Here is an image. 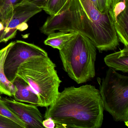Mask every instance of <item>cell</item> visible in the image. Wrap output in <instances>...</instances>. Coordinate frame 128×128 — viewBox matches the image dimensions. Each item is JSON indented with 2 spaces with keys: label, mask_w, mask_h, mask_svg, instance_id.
<instances>
[{
  "label": "cell",
  "mask_w": 128,
  "mask_h": 128,
  "mask_svg": "<svg viewBox=\"0 0 128 128\" xmlns=\"http://www.w3.org/2000/svg\"><path fill=\"white\" fill-rule=\"evenodd\" d=\"M48 107L44 118L53 120L56 128H99L102 124L100 91L90 84L66 88Z\"/></svg>",
  "instance_id": "cell-1"
},
{
  "label": "cell",
  "mask_w": 128,
  "mask_h": 128,
  "mask_svg": "<svg viewBox=\"0 0 128 128\" xmlns=\"http://www.w3.org/2000/svg\"><path fill=\"white\" fill-rule=\"evenodd\" d=\"M56 18L59 31L84 35L100 52L115 50L119 46L108 13L100 12L90 0H67Z\"/></svg>",
  "instance_id": "cell-2"
},
{
  "label": "cell",
  "mask_w": 128,
  "mask_h": 128,
  "mask_svg": "<svg viewBox=\"0 0 128 128\" xmlns=\"http://www.w3.org/2000/svg\"><path fill=\"white\" fill-rule=\"evenodd\" d=\"M56 65L47 56L32 57L18 68L17 77L24 81L37 95L38 106L48 108L59 94L62 82L55 70Z\"/></svg>",
  "instance_id": "cell-3"
},
{
  "label": "cell",
  "mask_w": 128,
  "mask_h": 128,
  "mask_svg": "<svg viewBox=\"0 0 128 128\" xmlns=\"http://www.w3.org/2000/svg\"><path fill=\"white\" fill-rule=\"evenodd\" d=\"M59 52L64 69L77 84L95 77L96 48L86 36L77 32Z\"/></svg>",
  "instance_id": "cell-4"
},
{
  "label": "cell",
  "mask_w": 128,
  "mask_h": 128,
  "mask_svg": "<svg viewBox=\"0 0 128 128\" xmlns=\"http://www.w3.org/2000/svg\"><path fill=\"white\" fill-rule=\"evenodd\" d=\"M103 108L117 122L128 125V77L109 68L100 85Z\"/></svg>",
  "instance_id": "cell-5"
},
{
  "label": "cell",
  "mask_w": 128,
  "mask_h": 128,
  "mask_svg": "<svg viewBox=\"0 0 128 128\" xmlns=\"http://www.w3.org/2000/svg\"><path fill=\"white\" fill-rule=\"evenodd\" d=\"M42 10L27 4L22 3L0 16V43L6 42L16 37L17 31L28 28L27 22Z\"/></svg>",
  "instance_id": "cell-6"
},
{
  "label": "cell",
  "mask_w": 128,
  "mask_h": 128,
  "mask_svg": "<svg viewBox=\"0 0 128 128\" xmlns=\"http://www.w3.org/2000/svg\"><path fill=\"white\" fill-rule=\"evenodd\" d=\"M8 46L4 68L6 78L12 83L23 62L32 57L48 55L47 52L40 47L21 40L12 42Z\"/></svg>",
  "instance_id": "cell-7"
},
{
  "label": "cell",
  "mask_w": 128,
  "mask_h": 128,
  "mask_svg": "<svg viewBox=\"0 0 128 128\" xmlns=\"http://www.w3.org/2000/svg\"><path fill=\"white\" fill-rule=\"evenodd\" d=\"M6 105L26 125L27 128H44L42 114L35 105L24 104L15 100L2 98Z\"/></svg>",
  "instance_id": "cell-8"
},
{
  "label": "cell",
  "mask_w": 128,
  "mask_h": 128,
  "mask_svg": "<svg viewBox=\"0 0 128 128\" xmlns=\"http://www.w3.org/2000/svg\"><path fill=\"white\" fill-rule=\"evenodd\" d=\"M12 83L16 89L13 96L15 100L38 106L39 99L37 95L24 81L16 77Z\"/></svg>",
  "instance_id": "cell-9"
},
{
  "label": "cell",
  "mask_w": 128,
  "mask_h": 128,
  "mask_svg": "<svg viewBox=\"0 0 128 128\" xmlns=\"http://www.w3.org/2000/svg\"><path fill=\"white\" fill-rule=\"evenodd\" d=\"M106 64L115 71L128 72V47L120 51L107 55L104 58Z\"/></svg>",
  "instance_id": "cell-10"
},
{
  "label": "cell",
  "mask_w": 128,
  "mask_h": 128,
  "mask_svg": "<svg viewBox=\"0 0 128 128\" xmlns=\"http://www.w3.org/2000/svg\"><path fill=\"white\" fill-rule=\"evenodd\" d=\"M8 46V44L1 49L0 53V94L13 96L15 93V88L13 83L10 82L6 78L4 68V60Z\"/></svg>",
  "instance_id": "cell-11"
},
{
  "label": "cell",
  "mask_w": 128,
  "mask_h": 128,
  "mask_svg": "<svg viewBox=\"0 0 128 128\" xmlns=\"http://www.w3.org/2000/svg\"><path fill=\"white\" fill-rule=\"evenodd\" d=\"M113 25L119 42L128 47V7L118 15Z\"/></svg>",
  "instance_id": "cell-12"
},
{
  "label": "cell",
  "mask_w": 128,
  "mask_h": 128,
  "mask_svg": "<svg viewBox=\"0 0 128 128\" xmlns=\"http://www.w3.org/2000/svg\"><path fill=\"white\" fill-rule=\"evenodd\" d=\"M77 32H53L48 35V38L44 41L45 44L54 48L62 49L65 45L76 34Z\"/></svg>",
  "instance_id": "cell-13"
},
{
  "label": "cell",
  "mask_w": 128,
  "mask_h": 128,
  "mask_svg": "<svg viewBox=\"0 0 128 128\" xmlns=\"http://www.w3.org/2000/svg\"><path fill=\"white\" fill-rule=\"evenodd\" d=\"M127 7H128V0H112L108 13L113 24L116 22L118 15Z\"/></svg>",
  "instance_id": "cell-14"
},
{
  "label": "cell",
  "mask_w": 128,
  "mask_h": 128,
  "mask_svg": "<svg viewBox=\"0 0 128 128\" xmlns=\"http://www.w3.org/2000/svg\"><path fill=\"white\" fill-rule=\"evenodd\" d=\"M67 0H49L42 9L50 16L59 14Z\"/></svg>",
  "instance_id": "cell-15"
},
{
  "label": "cell",
  "mask_w": 128,
  "mask_h": 128,
  "mask_svg": "<svg viewBox=\"0 0 128 128\" xmlns=\"http://www.w3.org/2000/svg\"><path fill=\"white\" fill-rule=\"evenodd\" d=\"M0 114L12 120L22 128H27L26 125L21 120L16 114L8 108L2 100V97L0 96Z\"/></svg>",
  "instance_id": "cell-16"
},
{
  "label": "cell",
  "mask_w": 128,
  "mask_h": 128,
  "mask_svg": "<svg viewBox=\"0 0 128 128\" xmlns=\"http://www.w3.org/2000/svg\"><path fill=\"white\" fill-rule=\"evenodd\" d=\"M24 0H0V16L23 2Z\"/></svg>",
  "instance_id": "cell-17"
},
{
  "label": "cell",
  "mask_w": 128,
  "mask_h": 128,
  "mask_svg": "<svg viewBox=\"0 0 128 128\" xmlns=\"http://www.w3.org/2000/svg\"><path fill=\"white\" fill-rule=\"evenodd\" d=\"M21 126L11 119L0 114V128H20Z\"/></svg>",
  "instance_id": "cell-18"
},
{
  "label": "cell",
  "mask_w": 128,
  "mask_h": 128,
  "mask_svg": "<svg viewBox=\"0 0 128 128\" xmlns=\"http://www.w3.org/2000/svg\"><path fill=\"white\" fill-rule=\"evenodd\" d=\"M112 0H97V9L102 13H108Z\"/></svg>",
  "instance_id": "cell-19"
},
{
  "label": "cell",
  "mask_w": 128,
  "mask_h": 128,
  "mask_svg": "<svg viewBox=\"0 0 128 128\" xmlns=\"http://www.w3.org/2000/svg\"><path fill=\"white\" fill-rule=\"evenodd\" d=\"M49 0H24L22 3L32 4L40 8L43 9L47 5Z\"/></svg>",
  "instance_id": "cell-20"
},
{
  "label": "cell",
  "mask_w": 128,
  "mask_h": 128,
  "mask_svg": "<svg viewBox=\"0 0 128 128\" xmlns=\"http://www.w3.org/2000/svg\"><path fill=\"white\" fill-rule=\"evenodd\" d=\"M42 125L44 128H56V126L55 122L50 118L45 119L42 121Z\"/></svg>",
  "instance_id": "cell-21"
},
{
  "label": "cell",
  "mask_w": 128,
  "mask_h": 128,
  "mask_svg": "<svg viewBox=\"0 0 128 128\" xmlns=\"http://www.w3.org/2000/svg\"><path fill=\"white\" fill-rule=\"evenodd\" d=\"M95 5V6L97 8V0H90Z\"/></svg>",
  "instance_id": "cell-22"
},
{
  "label": "cell",
  "mask_w": 128,
  "mask_h": 128,
  "mask_svg": "<svg viewBox=\"0 0 128 128\" xmlns=\"http://www.w3.org/2000/svg\"><path fill=\"white\" fill-rule=\"evenodd\" d=\"M0 52H1V50H0Z\"/></svg>",
  "instance_id": "cell-23"
}]
</instances>
